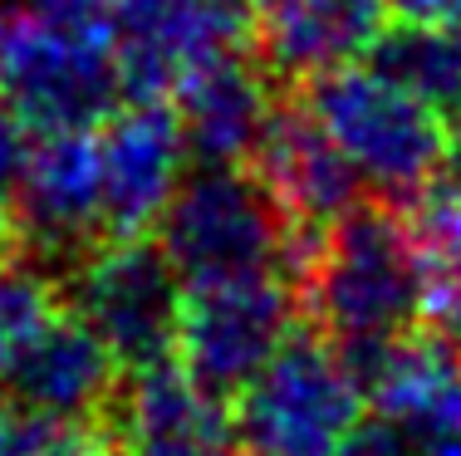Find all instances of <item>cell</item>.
Here are the masks:
<instances>
[{
	"label": "cell",
	"mask_w": 461,
	"mask_h": 456,
	"mask_svg": "<svg viewBox=\"0 0 461 456\" xmlns=\"http://www.w3.org/2000/svg\"><path fill=\"white\" fill-rule=\"evenodd\" d=\"M447 182H456L461 187V118H452V123H447Z\"/></svg>",
	"instance_id": "cb8c5ba5"
},
{
	"label": "cell",
	"mask_w": 461,
	"mask_h": 456,
	"mask_svg": "<svg viewBox=\"0 0 461 456\" xmlns=\"http://www.w3.org/2000/svg\"><path fill=\"white\" fill-rule=\"evenodd\" d=\"M35 138L40 133L25 118L0 103V206L15 201L20 182H25V167H30V157H35Z\"/></svg>",
	"instance_id": "d6986e66"
},
{
	"label": "cell",
	"mask_w": 461,
	"mask_h": 456,
	"mask_svg": "<svg viewBox=\"0 0 461 456\" xmlns=\"http://www.w3.org/2000/svg\"><path fill=\"white\" fill-rule=\"evenodd\" d=\"M256 5H276V0H256Z\"/></svg>",
	"instance_id": "4316f807"
},
{
	"label": "cell",
	"mask_w": 461,
	"mask_h": 456,
	"mask_svg": "<svg viewBox=\"0 0 461 456\" xmlns=\"http://www.w3.org/2000/svg\"><path fill=\"white\" fill-rule=\"evenodd\" d=\"M74 314L104 339L118 368L142 373L177 349L182 280L162 246H148L142 236L98 241L74 260Z\"/></svg>",
	"instance_id": "52a82bcc"
},
{
	"label": "cell",
	"mask_w": 461,
	"mask_h": 456,
	"mask_svg": "<svg viewBox=\"0 0 461 456\" xmlns=\"http://www.w3.org/2000/svg\"><path fill=\"white\" fill-rule=\"evenodd\" d=\"M177 123L202 167H250L276 123V74L260 54H226L177 89Z\"/></svg>",
	"instance_id": "8fae6325"
},
{
	"label": "cell",
	"mask_w": 461,
	"mask_h": 456,
	"mask_svg": "<svg viewBox=\"0 0 461 456\" xmlns=\"http://www.w3.org/2000/svg\"><path fill=\"white\" fill-rule=\"evenodd\" d=\"M186 138L167 103L133 99L98 123V177H104V236L128 241L162 226L182 187Z\"/></svg>",
	"instance_id": "9c48e42d"
},
{
	"label": "cell",
	"mask_w": 461,
	"mask_h": 456,
	"mask_svg": "<svg viewBox=\"0 0 461 456\" xmlns=\"http://www.w3.org/2000/svg\"><path fill=\"white\" fill-rule=\"evenodd\" d=\"M427 319L437 324V339H442L447 349H452V358L461 363V275L432 285V309H427Z\"/></svg>",
	"instance_id": "ffe728a7"
},
{
	"label": "cell",
	"mask_w": 461,
	"mask_h": 456,
	"mask_svg": "<svg viewBox=\"0 0 461 456\" xmlns=\"http://www.w3.org/2000/svg\"><path fill=\"white\" fill-rule=\"evenodd\" d=\"M348 456H402V452H398V442H393L388 432H378V437H358V447Z\"/></svg>",
	"instance_id": "d4e9b609"
},
{
	"label": "cell",
	"mask_w": 461,
	"mask_h": 456,
	"mask_svg": "<svg viewBox=\"0 0 461 456\" xmlns=\"http://www.w3.org/2000/svg\"><path fill=\"white\" fill-rule=\"evenodd\" d=\"M300 309V280L290 270L182 285V368L221 398L240 393L294 339V314Z\"/></svg>",
	"instance_id": "8992f818"
},
{
	"label": "cell",
	"mask_w": 461,
	"mask_h": 456,
	"mask_svg": "<svg viewBox=\"0 0 461 456\" xmlns=\"http://www.w3.org/2000/svg\"><path fill=\"white\" fill-rule=\"evenodd\" d=\"M393 0H276L260 20V59L270 74L314 84L378 54Z\"/></svg>",
	"instance_id": "5bb4252c"
},
{
	"label": "cell",
	"mask_w": 461,
	"mask_h": 456,
	"mask_svg": "<svg viewBox=\"0 0 461 456\" xmlns=\"http://www.w3.org/2000/svg\"><path fill=\"white\" fill-rule=\"evenodd\" d=\"M0 456H113L108 427L54 422L20 403H0Z\"/></svg>",
	"instance_id": "ac0fdd59"
},
{
	"label": "cell",
	"mask_w": 461,
	"mask_h": 456,
	"mask_svg": "<svg viewBox=\"0 0 461 456\" xmlns=\"http://www.w3.org/2000/svg\"><path fill=\"white\" fill-rule=\"evenodd\" d=\"M40 10L59 20H74V25H94V30H113V5L118 0H35Z\"/></svg>",
	"instance_id": "603a6c76"
},
{
	"label": "cell",
	"mask_w": 461,
	"mask_h": 456,
	"mask_svg": "<svg viewBox=\"0 0 461 456\" xmlns=\"http://www.w3.org/2000/svg\"><path fill=\"white\" fill-rule=\"evenodd\" d=\"M402 456H461V407L417 437H393Z\"/></svg>",
	"instance_id": "44dd1931"
},
{
	"label": "cell",
	"mask_w": 461,
	"mask_h": 456,
	"mask_svg": "<svg viewBox=\"0 0 461 456\" xmlns=\"http://www.w3.org/2000/svg\"><path fill=\"white\" fill-rule=\"evenodd\" d=\"M304 108L378 197L417 201L447 167V118L378 64H348L304 84Z\"/></svg>",
	"instance_id": "7a4b0ae2"
},
{
	"label": "cell",
	"mask_w": 461,
	"mask_h": 456,
	"mask_svg": "<svg viewBox=\"0 0 461 456\" xmlns=\"http://www.w3.org/2000/svg\"><path fill=\"white\" fill-rule=\"evenodd\" d=\"M113 40L133 99H177L192 74L240 49L246 0H118Z\"/></svg>",
	"instance_id": "ba28073f"
},
{
	"label": "cell",
	"mask_w": 461,
	"mask_h": 456,
	"mask_svg": "<svg viewBox=\"0 0 461 456\" xmlns=\"http://www.w3.org/2000/svg\"><path fill=\"white\" fill-rule=\"evenodd\" d=\"M123 89L113 30L74 25L35 0H0V103L35 133L94 128Z\"/></svg>",
	"instance_id": "277c9868"
},
{
	"label": "cell",
	"mask_w": 461,
	"mask_h": 456,
	"mask_svg": "<svg viewBox=\"0 0 461 456\" xmlns=\"http://www.w3.org/2000/svg\"><path fill=\"white\" fill-rule=\"evenodd\" d=\"M393 15L402 25H437L461 35V0H393Z\"/></svg>",
	"instance_id": "7402d4cb"
},
{
	"label": "cell",
	"mask_w": 461,
	"mask_h": 456,
	"mask_svg": "<svg viewBox=\"0 0 461 456\" xmlns=\"http://www.w3.org/2000/svg\"><path fill=\"white\" fill-rule=\"evenodd\" d=\"M10 255V226H5V206H0V265H5Z\"/></svg>",
	"instance_id": "484cf974"
},
{
	"label": "cell",
	"mask_w": 461,
	"mask_h": 456,
	"mask_svg": "<svg viewBox=\"0 0 461 456\" xmlns=\"http://www.w3.org/2000/svg\"><path fill=\"white\" fill-rule=\"evenodd\" d=\"M236 412L186 368L158 363L128 378L108 417L113 456H236Z\"/></svg>",
	"instance_id": "30bf717a"
},
{
	"label": "cell",
	"mask_w": 461,
	"mask_h": 456,
	"mask_svg": "<svg viewBox=\"0 0 461 456\" xmlns=\"http://www.w3.org/2000/svg\"><path fill=\"white\" fill-rule=\"evenodd\" d=\"M182 285L300 270L310 236L250 167H202L177 187L158 226Z\"/></svg>",
	"instance_id": "3957f363"
},
{
	"label": "cell",
	"mask_w": 461,
	"mask_h": 456,
	"mask_svg": "<svg viewBox=\"0 0 461 456\" xmlns=\"http://www.w3.org/2000/svg\"><path fill=\"white\" fill-rule=\"evenodd\" d=\"M368 412L358 363L324 334H294L236 393L240 456H348Z\"/></svg>",
	"instance_id": "5b68a950"
},
{
	"label": "cell",
	"mask_w": 461,
	"mask_h": 456,
	"mask_svg": "<svg viewBox=\"0 0 461 456\" xmlns=\"http://www.w3.org/2000/svg\"><path fill=\"white\" fill-rule=\"evenodd\" d=\"M250 172L276 192L280 206L300 221L304 236L324 231L329 221L354 211L358 187H364L354 177V167L344 162V152L329 143V133L314 123V113L304 103H290L276 113Z\"/></svg>",
	"instance_id": "9a60e30c"
},
{
	"label": "cell",
	"mask_w": 461,
	"mask_h": 456,
	"mask_svg": "<svg viewBox=\"0 0 461 456\" xmlns=\"http://www.w3.org/2000/svg\"><path fill=\"white\" fill-rule=\"evenodd\" d=\"M59 285L35 260H5L0 265V378L20 353L59 319Z\"/></svg>",
	"instance_id": "e0dca14e"
},
{
	"label": "cell",
	"mask_w": 461,
	"mask_h": 456,
	"mask_svg": "<svg viewBox=\"0 0 461 456\" xmlns=\"http://www.w3.org/2000/svg\"><path fill=\"white\" fill-rule=\"evenodd\" d=\"M300 300L324 339L354 363L412 339L432 309V275L412 221L358 201L314 231L300 260Z\"/></svg>",
	"instance_id": "6da1fadb"
},
{
	"label": "cell",
	"mask_w": 461,
	"mask_h": 456,
	"mask_svg": "<svg viewBox=\"0 0 461 456\" xmlns=\"http://www.w3.org/2000/svg\"><path fill=\"white\" fill-rule=\"evenodd\" d=\"M378 69H388L402 89H412L422 103H432L437 113L452 123L461 118V35L437 25H398L383 35Z\"/></svg>",
	"instance_id": "2e32d148"
},
{
	"label": "cell",
	"mask_w": 461,
	"mask_h": 456,
	"mask_svg": "<svg viewBox=\"0 0 461 456\" xmlns=\"http://www.w3.org/2000/svg\"><path fill=\"white\" fill-rule=\"evenodd\" d=\"M20 231L40 251H94L104 236V177H98V133H40L25 182L15 192Z\"/></svg>",
	"instance_id": "4fadbf2b"
},
{
	"label": "cell",
	"mask_w": 461,
	"mask_h": 456,
	"mask_svg": "<svg viewBox=\"0 0 461 456\" xmlns=\"http://www.w3.org/2000/svg\"><path fill=\"white\" fill-rule=\"evenodd\" d=\"M10 388V403L74 427H108L118 403V358L104 339L79 319L59 314L25 353L0 378Z\"/></svg>",
	"instance_id": "7c38bea8"
}]
</instances>
